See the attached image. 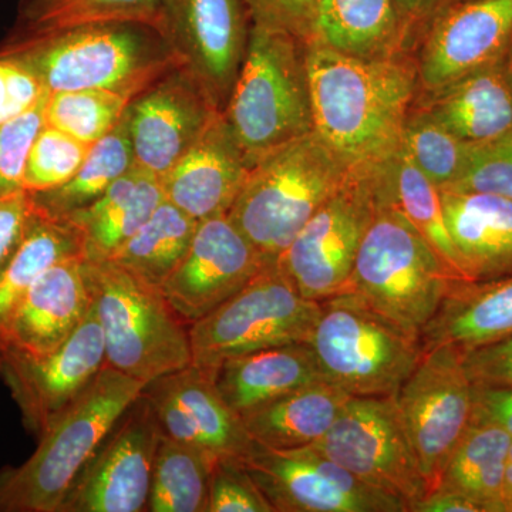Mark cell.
I'll return each mask as SVG.
<instances>
[{
	"label": "cell",
	"instance_id": "1",
	"mask_svg": "<svg viewBox=\"0 0 512 512\" xmlns=\"http://www.w3.org/2000/svg\"><path fill=\"white\" fill-rule=\"evenodd\" d=\"M308 72L316 136L353 171L392 156L420 93L413 57L362 59L308 45Z\"/></svg>",
	"mask_w": 512,
	"mask_h": 512
},
{
	"label": "cell",
	"instance_id": "2",
	"mask_svg": "<svg viewBox=\"0 0 512 512\" xmlns=\"http://www.w3.org/2000/svg\"><path fill=\"white\" fill-rule=\"evenodd\" d=\"M0 59L25 67L49 93L100 89L131 101L180 67L156 29L131 22L9 32L0 42Z\"/></svg>",
	"mask_w": 512,
	"mask_h": 512
},
{
	"label": "cell",
	"instance_id": "3",
	"mask_svg": "<svg viewBox=\"0 0 512 512\" xmlns=\"http://www.w3.org/2000/svg\"><path fill=\"white\" fill-rule=\"evenodd\" d=\"M353 173L312 131L252 165L228 218L265 262L275 264Z\"/></svg>",
	"mask_w": 512,
	"mask_h": 512
},
{
	"label": "cell",
	"instance_id": "4",
	"mask_svg": "<svg viewBox=\"0 0 512 512\" xmlns=\"http://www.w3.org/2000/svg\"><path fill=\"white\" fill-rule=\"evenodd\" d=\"M146 384L107 365L39 437L18 467L0 471V512H57L77 474Z\"/></svg>",
	"mask_w": 512,
	"mask_h": 512
},
{
	"label": "cell",
	"instance_id": "5",
	"mask_svg": "<svg viewBox=\"0 0 512 512\" xmlns=\"http://www.w3.org/2000/svg\"><path fill=\"white\" fill-rule=\"evenodd\" d=\"M222 116L251 167L276 148L312 133L306 42L252 25L247 56Z\"/></svg>",
	"mask_w": 512,
	"mask_h": 512
},
{
	"label": "cell",
	"instance_id": "6",
	"mask_svg": "<svg viewBox=\"0 0 512 512\" xmlns=\"http://www.w3.org/2000/svg\"><path fill=\"white\" fill-rule=\"evenodd\" d=\"M84 272L103 330L107 365L144 384L191 366L188 326L160 288L107 258L84 256Z\"/></svg>",
	"mask_w": 512,
	"mask_h": 512
},
{
	"label": "cell",
	"instance_id": "7",
	"mask_svg": "<svg viewBox=\"0 0 512 512\" xmlns=\"http://www.w3.org/2000/svg\"><path fill=\"white\" fill-rule=\"evenodd\" d=\"M308 343L323 380L350 397L394 396L424 352L420 338L352 291L320 302Z\"/></svg>",
	"mask_w": 512,
	"mask_h": 512
},
{
	"label": "cell",
	"instance_id": "8",
	"mask_svg": "<svg viewBox=\"0 0 512 512\" xmlns=\"http://www.w3.org/2000/svg\"><path fill=\"white\" fill-rule=\"evenodd\" d=\"M458 279L400 212L379 207L357 252L348 291L421 339Z\"/></svg>",
	"mask_w": 512,
	"mask_h": 512
},
{
	"label": "cell",
	"instance_id": "9",
	"mask_svg": "<svg viewBox=\"0 0 512 512\" xmlns=\"http://www.w3.org/2000/svg\"><path fill=\"white\" fill-rule=\"evenodd\" d=\"M320 302L303 298L278 262L268 264L241 291L188 326L191 365L212 370L256 350L308 342Z\"/></svg>",
	"mask_w": 512,
	"mask_h": 512
},
{
	"label": "cell",
	"instance_id": "10",
	"mask_svg": "<svg viewBox=\"0 0 512 512\" xmlns=\"http://www.w3.org/2000/svg\"><path fill=\"white\" fill-rule=\"evenodd\" d=\"M365 483L410 507L430 493L394 397H350L322 440L313 444Z\"/></svg>",
	"mask_w": 512,
	"mask_h": 512
},
{
	"label": "cell",
	"instance_id": "11",
	"mask_svg": "<svg viewBox=\"0 0 512 512\" xmlns=\"http://www.w3.org/2000/svg\"><path fill=\"white\" fill-rule=\"evenodd\" d=\"M379 210L365 171H355L303 225L278 264L303 298L322 302L348 291L357 252Z\"/></svg>",
	"mask_w": 512,
	"mask_h": 512
},
{
	"label": "cell",
	"instance_id": "12",
	"mask_svg": "<svg viewBox=\"0 0 512 512\" xmlns=\"http://www.w3.org/2000/svg\"><path fill=\"white\" fill-rule=\"evenodd\" d=\"M473 387L463 353L441 345L424 349L419 365L393 396L430 491L470 426Z\"/></svg>",
	"mask_w": 512,
	"mask_h": 512
},
{
	"label": "cell",
	"instance_id": "13",
	"mask_svg": "<svg viewBox=\"0 0 512 512\" xmlns=\"http://www.w3.org/2000/svg\"><path fill=\"white\" fill-rule=\"evenodd\" d=\"M251 28L245 0H163L157 23L178 66L220 113L247 56Z\"/></svg>",
	"mask_w": 512,
	"mask_h": 512
},
{
	"label": "cell",
	"instance_id": "14",
	"mask_svg": "<svg viewBox=\"0 0 512 512\" xmlns=\"http://www.w3.org/2000/svg\"><path fill=\"white\" fill-rule=\"evenodd\" d=\"M241 460L275 512H409L404 501L313 446L276 450L255 443Z\"/></svg>",
	"mask_w": 512,
	"mask_h": 512
},
{
	"label": "cell",
	"instance_id": "15",
	"mask_svg": "<svg viewBox=\"0 0 512 512\" xmlns=\"http://www.w3.org/2000/svg\"><path fill=\"white\" fill-rule=\"evenodd\" d=\"M163 436L153 407L141 393L84 464L57 512L147 511Z\"/></svg>",
	"mask_w": 512,
	"mask_h": 512
},
{
	"label": "cell",
	"instance_id": "16",
	"mask_svg": "<svg viewBox=\"0 0 512 512\" xmlns=\"http://www.w3.org/2000/svg\"><path fill=\"white\" fill-rule=\"evenodd\" d=\"M107 366L103 330L93 303L86 318L59 348L39 357L0 359V376L39 439Z\"/></svg>",
	"mask_w": 512,
	"mask_h": 512
},
{
	"label": "cell",
	"instance_id": "17",
	"mask_svg": "<svg viewBox=\"0 0 512 512\" xmlns=\"http://www.w3.org/2000/svg\"><path fill=\"white\" fill-rule=\"evenodd\" d=\"M511 37L512 0H466L439 10L413 49L420 93L436 92L497 62Z\"/></svg>",
	"mask_w": 512,
	"mask_h": 512
},
{
	"label": "cell",
	"instance_id": "18",
	"mask_svg": "<svg viewBox=\"0 0 512 512\" xmlns=\"http://www.w3.org/2000/svg\"><path fill=\"white\" fill-rule=\"evenodd\" d=\"M265 265L228 215H215L198 221L187 255L160 289L190 326L241 291Z\"/></svg>",
	"mask_w": 512,
	"mask_h": 512
},
{
	"label": "cell",
	"instance_id": "19",
	"mask_svg": "<svg viewBox=\"0 0 512 512\" xmlns=\"http://www.w3.org/2000/svg\"><path fill=\"white\" fill-rule=\"evenodd\" d=\"M220 111L181 67L161 77L128 104L126 121L134 161L163 177Z\"/></svg>",
	"mask_w": 512,
	"mask_h": 512
},
{
	"label": "cell",
	"instance_id": "20",
	"mask_svg": "<svg viewBox=\"0 0 512 512\" xmlns=\"http://www.w3.org/2000/svg\"><path fill=\"white\" fill-rule=\"evenodd\" d=\"M92 308L84 255L47 268L26 293L0 339V359L39 357L72 336Z\"/></svg>",
	"mask_w": 512,
	"mask_h": 512
},
{
	"label": "cell",
	"instance_id": "21",
	"mask_svg": "<svg viewBox=\"0 0 512 512\" xmlns=\"http://www.w3.org/2000/svg\"><path fill=\"white\" fill-rule=\"evenodd\" d=\"M251 164L222 114L160 178L164 198L194 220L228 214Z\"/></svg>",
	"mask_w": 512,
	"mask_h": 512
},
{
	"label": "cell",
	"instance_id": "22",
	"mask_svg": "<svg viewBox=\"0 0 512 512\" xmlns=\"http://www.w3.org/2000/svg\"><path fill=\"white\" fill-rule=\"evenodd\" d=\"M414 104L466 144L512 131V86L503 57L443 89L419 93Z\"/></svg>",
	"mask_w": 512,
	"mask_h": 512
},
{
	"label": "cell",
	"instance_id": "23",
	"mask_svg": "<svg viewBox=\"0 0 512 512\" xmlns=\"http://www.w3.org/2000/svg\"><path fill=\"white\" fill-rule=\"evenodd\" d=\"M440 194L467 281L512 275V201L483 192Z\"/></svg>",
	"mask_w": 512,
	"mask_h": 512
},
{
	"label": "cell",
	"instance_id": "24",
	"mask_svg": "<svg viewBox=\"0 0 512 512\" xmlns=\"http://www.w3.org/2000/svg\"><path fill=\"white\" fill-rule=\"evenodd\" d=\"M207 372L222 400L239 417L293 390L325 382L308 342L231 357Z\"/></svg>",
	"mask_w": 512,
	"mask_h": 512
},
{
	"label": "cell",
	"instance_id": "25",
	"mask_svg": "<svg viewBox=\"0 0 512 512\" xmlns=\"http://www.w3.org/2000/svg\"><path fill=\"white\" fill-rule=\"evenodd\" d=\"M306 43L362 59L410 56L413 50L396 0H320Z\"/></svg>",
	"mask_w": 512,
	"mask_h": 512
},
{
	"label": "cell",
	"instance_id": "26",
	"mask_svg": "<svg viewBox=\"0 0 512 512\" xmlns=\"http://www.w3.org/2000/svg\"><path fill=\"white\" fill-rule=\"evenodd\" d=\"M512 335V275L454 281L421 332L423 349L451 346L466 353Z\"/></svg>",
	"mask_w": 512,
	"mask_h": 512
},
{
	"label": "cell",
	"instance_id": "27",
	"mask_svg": "<svg viewBox=\"0 0 512 512\" xmlns=\"http://www.w3.org/2000/svg\"><path fill=\"white\" fill-rule=\"evenodd\" d=\"M365 173L369 175L379 207L400 212L439 254L454 278L467 281L448 232L439 187L421 173L404 148L400 146L392 156Z\"/></svg>",
	"mask_w": 512,
	"mask_h": 512
},
{
	"label": "cell",
	"instance_id": "28",
	"mask_svg": "<svg viewBox=\"0 0 512 512\" xmlns=\"http://www.w3.org/2000/svg\"><path fill=\"white\" fill-rule=\"evenodd\" d=\"M163 201L160 178L134 164L99 200L66 221L82 234L86 258H110L150 220Z\"/></svg>",
	"mask_w": 512,
	"mask_h": 512
},
{
	"label": "cell",
	"instance_id": "29",
	"mask_svg": "<svg viewBox=\"0 0 512 512\" xmlns=\"http://www.w3.org/2000/svg\"><path fill=\"white\" fill-rule=\"evenodd\" d=\"M350 396L328 382H316L241 416L259 446L291 450L313 446L325 437Z\"/></svg>",
	"mask_w": 512,
	"mask_h": 512
},
{
	"label": "cell",
	"instance_id": "30",
	"mask_svg": "<svg viewBox=\"0 0 512 512\" xmlns=\"http://www.w3.org/2000/svg\"><path fill=\"white\" fill-rule=\"evenodd\" d=\"M511 441L503 427L471 421L436 488L464 495L483 512H504V476Z\"/></svg>",
	"mask_w": 512,
	"mask_h": 512
},
{
	"label": "cell",
	"instance_id": "31",
	"mask_svg": "<svg viewBox=\"0 0 512 512\" xmlns=\"http://www.w3.org/2000/svg\"><path fill=\"white\" fill-rule=\"evenodd\" d=\"M183 407L202 450L215 457L244 458L254 447L241 417L222 400L210 372L191 365L160 377Z\"/></svg>",
	"mask_w": 512,
	"mask_h": 512
},
{
	"label": "cell",
	"instance_id": "32",
	"mask_svg": "<svg viewBox=\"0 0 512 512\" xmlns=\"http://www.w3.org/2000/svg\"><path fill=\"white\" fill-rule=\"evenodd\" d=\"M76 255H84L79 229L72 222L56 220L35 207L18 252L0 275V339L36 279L56 262Z\"/></svg>",
	"mask_w": 512,
	"mask_h": 512
},
{
	"label": "cell",
	"instance_id": "33",
	"mask_svg": "<svg viewBox=\"0 0 512 512\" xmlns=\"http://www.w3.org/2000/svg\"><path fill=\"white\" fill-rule=\"evenodd\" d=\"M197 225V220L164 198L150 220L107 259L161 288L183 262Z\"/></svg>",
	"mask_w": 512,
	"mask_h": 512
},
{
	"label": "cell",
	"instance_id": "34",
	"mask_svg": "<svg viewBox=\"0 0 512 512\" xmlns=\"http://www.w3.org/2000/svg\"><path fill=\"white\" fill-rule=\"evenodd\" d=\"M134 164L136 161L124 114L117 127L94 144L82 167L67 183L49 191L30 192L33 204L49 217L69 220L99 200L111 184Z\"/></svg>",
	"mask_w": 512,
	"mask_h": 512
},
{
	"label": "cell",
	"instance_id": "35",
	"mask_svg": "<svg viewBox=\"0 0 512 512\" xmlns=\"http://www.w3.org/2000/svg\"><path fill=\"white\" fill-rule=\"evenodd\" d=\"M218 457L163 436L154 460L148 512H207Z\"/></svg>",
	"mask_w": 512,
	"mask_h": 512
},
{
	"label": "cell",
	"instance_id": "36",
	"mask_svg": "<svg viewBox=\"0 0 512 512\" xmlns=\"http://www.w3.org/2000/svg\"><path fill=\"white\" fill-rule=\"evenodd\" d=\"M163 0H20L10 32L46 33L93 23H143L157 30Z\"/></svg>",
	"mask_w": 512,
	"mask_h": 512
},
{
	"label": "cell",
	"instance_id": "37",
	"mask_svg": "<svg viewBox=\"0 0 512 512\" xmlns=\"http://www.w3.org/2000/svg\"><path fill=\"white\" fill-rule=\"evenodd\" d=\"M131 100L100 89L63 90L49 93L46 124L94 146L123 120Z\"/></svg>",
	"mask_w": 512,
	"mask_h": 512
},
{
	"label": "cell",
	"instance_id": "38",
	"mask_svg": "<svg viewBox=\"0 0 512 512\" xmlns=\"http://www.w3.org/2000/svg\"><path fill=\"white\" fill-rule=\"evenodd\" d=\"M400 146L439 190L453 184L466 164L468 144L416 104L404 123Z\"/></svg>",
	"mask_w": 512,
	"mask_h": 512
},
{
	"label": "cell",
	"instance_id": "39",
	"mask_svg": "<svg viewBox=\"0 0 512 512\" xmlns=\"http://www.w3.org/2000/svg\"><path fill=\"white\" fill-rule=\"evenodd\" d=\"M92 147L45 124L30 148L23 187L35 194L67 183L82 167Z\"/></svg>",
	"mask_w": 512,
	"mask_h": 512
},
{
	"label": "cell",
	"instance_id": "40",
	"mask_svg": "<svg viewBox=\"0 0 512 512\" xmlns=\"http://www.w3.org/2000/svg\"><path fill=\"white\" fill-rule=\"evenodd\" d=\"M440 191L483 192L512 201V131L485 143L468 144L463 171Z\"/></svg>",
	"mask_w": 512,
	"mask_h": 512
},
{
	"label": "cell",
	"instance_id": "41",
	"mask_svg": "<svg viewBox=\"0 0 512 512\" xmlns=\"http://www.w3.org/2000/svg\"><path fill=\"white\" fill-rule=\"evenodd\" d=\"M47 97L49 93L32 109L0 124V198L26 191V161L37 134L46 124Z\"/></svg>",
	"mask_w": 512,
	"mask_h": 512
},
{
	"label": "cell",
	"instance_id": "42",
	"mask_svg": "<svg viewBox=\"0 0 512 512\" xmlns=\"http://www.w3.org/2000/svg\"><path fill=\"white\" fill-rule=\"evenodd\" d=\"M207 512H275L241 458L221 457L212 468Z\"/></svg>",
	"mask_w": 512,
	"mask_h": 512
},
{
	"label": "cell",
	"instance_id": "43",
	"mask_svg": "<svg viewBox=\"0 0 512 512\" xmlns=\"http://www.w3.org/2000/svg\"><path fill=\"white\" fill-rule=\"evenodd\" d=\"M320 0H245L252 25L279 30L306 42Z\"/></svg>",
	"mask_w": 512,
	"mask_h": 512
},
{
	"label": "cell",
	"instance_id": "44",
	"mask_svg": "<svg viewBox=\"0 0 512 512\" xmlns=\"http://www.w3.org/2000/svg\"><path fill=\"white\" fill-rule=\"evenodd\" d=\"M49 93L25 67L0 59V124L25 113Z\"/></svg>",
	"mask_w": 512,
	"mask_h": 512
},
{
	"label": "cell",
	"instance_id": "45",
	"mask_svg": "<svg viewBox=\"0 0 512 512\" xmlns=\"http://www.w3.org/2000/svg\"><path fill=\"white\" fill-rule=\"evenodd\" d=\"M463 365L473 384L512 389V335L463 353Z\"/></svg>",
	"mask_w": 512,
	"mask_h": 512
},
{
	"label": "cell",
	"instance_id": "46",
	"mask_svg": "<svg viewBox=\"0 0 512 512\" xmlns=\"http://www.w3.org/2000/svg\"><path fill=\"white\" fill-rule=\"evenodd\" d=\"M35 205L28 191L0 198V275L22 244L32 221Z\"/></svg>",
	"mask_w": 512,
	"mask_h": 512
},
{
	"label": "cell",
	"instance_id": "47",
	"mask_svg": "<svg viewBox=\"0 0 512 512\" xmlns=\"http://www.w3.org/2000/svg\"><path fill=\"white\" fill-rule=\"evenodd\" d=\"M471 421H483L503 427L512 436L511 387H473V416Z\"/></svg>",
	"mask_w": 512,
	"mask_h": 512
},
{
	"label": "cell",
	"instance_id": "48",
	"mask_svg": "<svg viewBox=\"0 0 512 512\" xmlns=\"http://www.w3.org/2000/svg\"><path fill=\"white\" fill-rule=\"evenodd\" d=\"M410 512H483L474 501L454 491L434 488L426 497L414 503Z\"/></svg>",
	"mask_w": 512,
	"mask_h": 512
},
{
	"label": "cell",
	"instance_id": "49",
	"mask_svg": "<svg viewBox=\"0 0 512 512\" xmlns=\"http://www.w3.org/2000/svg\"><path fill=\"white\" fill-rule=\"evenodd\" d=\"M396 2L400 15L412 36L414 49L421 30L433 18L434 13L439 9L441 0H396Z\"/></svg>",
	"mask_w": 512,
	"mask_h": 512
},
{
	"label": "cell",
	"instance_id": "50",
	"mask_svg": "<svg viewBox=\"0 0 512 512\" xmlns=\"http://www.w3.org/2000/svg\"><path fill=\"white\" fill-rule=\"evenodd\" d=\"M503 504L504 512H512V441L505 466Z\"/></svg>",
	"mask_w": 512,
	"mask_h": 512
},
{
	"label": "cell",
	"instance_id": "51",
	"mask_svg": "<svg viewBox=\"0 0 512 512\" xmlns=\"http://www.w3.org/2000/svg\"><path fill=\"white\" fill-rule=\"evenodd\" d=\"M503 62L505 67V72H507L508 80H510L512 86V37L510 43H508L507 50H505L503 56Z\"/></svg>",
	"mask_w": 512,
	"mask_h": 512
},
{
	"label": "cell",
	"instance_id": "52",
	"mask_svg": "<svg viewBox=\"0 0 512 512\" xmlns=\"http://www.w3.org/2000/svg\"><path fill=\"white\" fill-rule=\"evenodd\" d=\"M460 2H466V0H441L440 6H439V9H437V12H439V10H441V9L447 8V6L456 5V3H460ZM436 13H434V15H436Z\"/></svg>",
	"mask_w": 512,
	"mask_h": 512
}]
</instances>
